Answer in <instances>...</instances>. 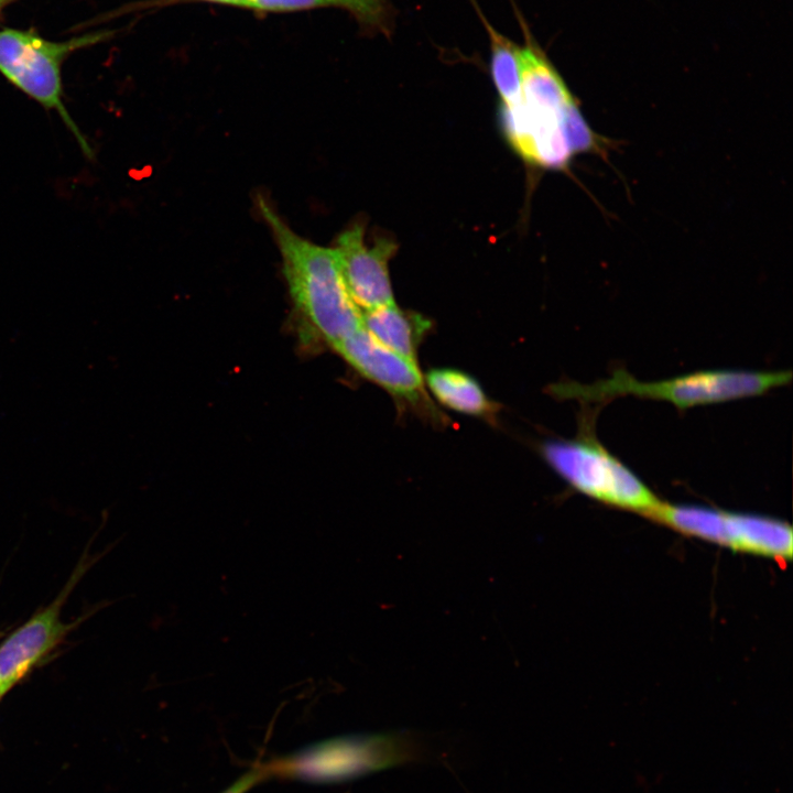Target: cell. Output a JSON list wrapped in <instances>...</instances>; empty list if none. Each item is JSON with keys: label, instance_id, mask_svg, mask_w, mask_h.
Instances as JSON below:
<instances>
[{"label": "cell", "instance_id": "obj_4", "mask_svg": "<svg viewBox=\"0 0 793 793\" xmlns=\"http://www.w3.org/2000/svg\"><path fill=\"white\" fill-rule=\"evenodd\" d=\"M546 464L572 488L601 503L651 517L662 501L590 433L540 446Z\"/></svg>", "mask_w": 793, "mask_h": 793}, {"label": "cell", "instance_id": "obj_1", "mask_svg": "<svg viewBox=\"0 0 793 793\" xmlns=\"http://www.w3.org/2000/svg\"><path fill=\"white\" fill-rule=\"evenodd\" d=\"M522 98L502 110L511 145L537 167L563 170L580 153H601L607 141L584 119L564 79L526 35L520 47Z\"/></svg>", "mask_w": 793, "mask_h": 793}, {"label": "cell", "instance_id": "obj_9", "mask_svg": "<svg viewBox=\"0 0 793 793\" xmlns=\"http://www.w3.org/2000/svg\"><path fill=\"white\" fill-rule=\"evenodd\" d=\"M395 248L387 238L367 245L361 225H354L338 237L335 250L340 272L361 313L394 303L388 262Z\"/></svg>", "mask_w": 793, "mask_h": 793}, {"label": "cell", "instance_id": "obj_19", "mask_svg": "<svg viewBox=\"0 0 793 793\" xmlns=\"http://www.w3.org/2000/svg\"><path fill=\"white\" fill-rule=\"evenodd\" d=\"M3 695H4V693H3L2 689L0 688V698H1Z\"/></svg>", "mask_w": 793, "mask_h": 793}, {"label": "cell", "instance_id": "obj_14", "mask_svg": "<svg viewBox=\"0 0 793 793\" xmlns=\"http://www.w3.org/2000/svg\"><path fill=\"white\" fill-rule=\"evenodd\" d=\"M350 9L362 22L384 30L387 28V7L384 0H327Z\"/></svg>", "mask_w": 793, "mask_h": 793}, {"label": "cell", "instance_id": "obj_16", "mask_svg": "<svg viewBox=\"0 0 793 793\" xmlns=\"http://www.w3.org/2000/svg\"><path fill=\"white\" fill-rule=\"evenodd\" d=\"M264 768H254L237 779L230 786L220 793H247L267 775Z\"/></svg>", "mask_w": 793, "mask_h": 793}, {"label": "cell", "instance_id": "obj_7", "mask_svg": "<svg viewBox=\"0 0 793 793\" xmlns=\"http://www.w3.org/2000/svg\"><path fill=\"white\" fill-rule=\"evenodd\" d=\"M417 752L413 741L399 735L350 736L316 745L275 769L308 779L338 781L405 763Z\"/></svg>", "mask_w": 793, "mask_h": 793}, {"label": "cell", "instance_id": "obj_2", "mask_svg": "<svg viewBox=\"0 0 793 793\" xmlns=\"http://www.w3.org/2000/svg\"><path fill=\"white\" fill-rule=\"evenodd\" d=\"M258 203L280 250L293 302L333 347L361 327V311L347 291L335 248L300 237L265 200Z\"/></svg>", "mask_w": 793, "mask_h": 793}, {"label": "cell", "instance_id": "obj_11", "mask_svg": "<svg viewBox=\"0 0 793 793\" xmlns=\"http://www.w3.org/2000/svg\"><path fill=\"white\" fill-rule=\"evenodd\" d=\"M424 381L427 391L442 406L454 412L496 424L501 406L491 400L469 373L450 368L430 369Z\"/></svg>", "mask_w": 793, "mask_h": 793}, {"label": "cell", "instance_id": "obj_5", "mask_svg": "<svg viewBox=\"0 0 793 793\" xmlns=\"http://www.w3.org/2000/svg\"><path fill=\"white\" fill-rule=\"evenodd\" d=\"M104 36L94 33L54 42L28 31L0 30V73L43 107L57 111L87 155L91 154L89 144L63 102L61 70L63 61L72 52L95 44Z\"/></svg>", "mask_w": 793, "mask_h": 793}, {"label": "cell", "instance_id": "obj_12", "mask_svg": "<svg viewBox=\"0 0 793 793\" xmlns=\"http://www.w3.org/2000/svg\"><path fill=\"white\" fill-rule=\"evenodd\" d=\"M361 325L381 345L413 360L432 328L428 318L395 303L362 312Z\"/></svg>", "mask_w": 793, "mask_h": 793}, {"label": "cell", "instance_id": "obj_3", "mask_svg": "<svg viewBox=\"0 0 793 793\" xmlns=\"http://www.w3.org/2000/svg\"><path fill=\"white\" fill-rule=\"evenodd\" d=\"M792 379L791 371L704 370L661 381H640L623 369L590 384L561 381L547 393L561 400L583 403L607 402L617 397L633 395L667 401L680 410L696 405L756 397Z\"/></svg>", "mask_w": 793, "mask_h": 793}, {"label": "cell", "instance_id": "obj_13", "mask_svg": "<svg viewBox=\"0 0 793 793\" xmlns=\"http://www.w3.org/2000/svg\"><path fill=\"white\" fill-rule=\"evenodd\" d=\"M474 6L489 34L490 67L495 86L502 99L503 107H514L520 104L522 98L520 47L498 32L484 17L480 8Z\"/></svg>", "mask_w": 793, "mask_h": 793}, {"label": "cell", "instance_id": "obj_17", "mask_svg": "<svg viewBox=\"0 0 793 793\" xmlns=\"http://www.w3.org/2000/svg\"><path fill=\"white\" fill-rule=\"evenodd\" d=\"M210 1H218V2H226V3H230V4L242 6L246 0H210Z\"/></svg>", "mask_w": 793, "mask_h": 793}, {"label": "cell", "instance_id": "obj_10", "mask_svg": "<svg viewBox=\"0 0 793 793\" xmlns=\"http://www.w3.org/2000/svg\"><path fill=\"white\" fill-rule=\"evenodd\" d=\"M65 595L34 615L0 644V688L6 694L65 637L69 626L61 619Z\"/></svg>", "mask_w": 793, "mask_h": 793}, {"label": "cell", "instance_id": "obj_8", "mask_svg": "<svg viewBox=\"0 0 793 793\" xmlns=\"http://www.w3.org/2000/svg\"><path fill=\"white\" fill-rule=\"evenodd\" d=\"M333 348L360 376L389 393L398 405L435 425L448 422L428 394L416 360L381 345L362 325Z\"/></svg>", "mask_w": 793, "mask_h": 793}, {"label": "cell", "instance_id": "obj_6", "mask_svg": "<svg viewBox=\"0 0 793 793\" xmlns=\"http://www.w3.org/2000/svg\"><path fill=\"white\" fill-rule=\"evenodd\" d=\"M681 534L773 560H789L793 534L783 521L699 506L661 502L650 517Z\"/></svg>", "mask_w": 793, "mask_h": 793}, {"label": "cell", "instance_id": "obj_18", "mask_svg": "<svg viewBox=\"0 0 793 793\" xmlns=\"http://www.w3.org/2000/svg\"><path fill=\"white\" fill-rule=\"evenodd\" d=\"M13 1H15V0H0V12H1L8 4H10V3L13 2Z\"/></svg>", "mask_w": 793, "mask_h": 793}, {"label": "cell", "instance_id": "obj_15", "mask_svg": "<svg viewBox=\"0 0 793 793\" xmlns=\"http://www.w3.org/2000/svg\"><path fill=\"white\" fill-rule=\"evenodd\" d=\"M328 4L327 0H246L243 7L262 10H296Z\"/></svg>", "mask_w": 793, "mask_h": 793}]
</instances>
